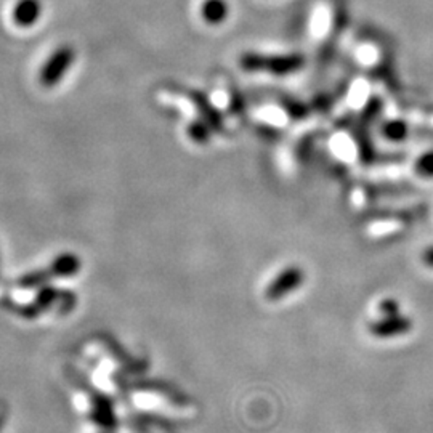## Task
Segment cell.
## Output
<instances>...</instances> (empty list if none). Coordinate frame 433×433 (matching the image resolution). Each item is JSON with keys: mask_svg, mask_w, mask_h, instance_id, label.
Listing matches in <instances>:
<instances>
[{"mask_svg": "<svg viewBox=\"0 0 433 433\" xmlns=\"http://www.w3.org/2000/svg\"><path fill=\"white\" fill-rule=\"evenodd\" d=\"M71 58H73V51H71L69 49H61L54 58H51V61L49 63L47 73H45V77L54 79V77L60 76L64 69L61 66H66V64H69Z\"/></svg>", "mask_w": 433, "mask_h": 433, "instance_id": "obj_4", "label": "cell"}, {"mask_svg": "<svg viewBox=\"0 0 433 433\" xmlns=\"http://www.w3.org/2000/svg\"><path fill=\"white\" fill-rule=\"evenodd\" d=\"M411 329V321L404 316H384L382 320L376 322H371L370 331L372 335H376L379 339H389L395 337V335L406 334Z\"/></svg>", "mask_w": 433, "mask_h": 433, "instance_id": "obj_1", "label": "cell"}, {"mask_svg": "<svg viewBox=\"0 0 433 433\" xmlns=\"http://www.w3.org/2000/svg\"><path fill=\"white\" fill-rule=\"evenodd\" d=\"M226 11L228 9H226L225 0H205L203 5V16L205 21L212 24L223 21Z\"/></svg>", "mask_w": 433, "mask_h": 433, "instance_id": "obj_3", "label": "cell"}, {"mask_svg": "<svg viewBox=\"0 0 433 433\" xmlns=\"http://www.w3.org/2000/svg\"><path fill=\"white\" fill-rule=\"evenodd\" d=\"M41 10L42 6L39 0H18L13 9V19L19 26H31L39 19Z\"/></svg>", "mask_w": 433, "mask_h": 433, "instance_id": "obj_2", "label": "cell"}, {"mask_svg": "<svg viewBox=\"0 0 433 433\" xmlns=\"http://www.w3.org/2000/svg\"><path fill=\"white\" fill-rule=\"evenodd\" d=\"M419 172L427 177H433V154H427L419 163Z\"/></svg>", "mask_w": 433, "mask_h": 433, "instance_id": "obj_5", "label": "cell"}]
</instances>
